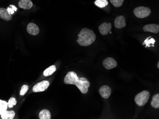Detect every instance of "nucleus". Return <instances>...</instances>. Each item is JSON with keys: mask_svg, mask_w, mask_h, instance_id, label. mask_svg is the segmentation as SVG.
<instances>
[{"mask_svg": "<svg viewBox=\"0 0 159 119\" xmlns=\"http://www.w3.org/2000/svg\"><path fill=\"white\" fill-rule=\"evenodd\" d=\"M110 2L115 7H120L122 6L124 0H110Z\"/></svg>", "mask_w": 159, "mask_h": 119, "instance_id": "aec40b11", "label": "nucleus"}, {"mask_svg": "<svg viewBox=\"0 0 159 119\" xmlns=\"http://www.w3.org/2000/svg\"><path fill=\"white\" fill-rule=\"evenodd\" d=\"M18 5L20 8L29 10L32 8L33 6V3L31 0H20L19 2Z\"/></svg>", "mask_w": 159, "mask_h": 119, "instance_id": "f8f14e48", "label": "nucleus"}, {"mask_svg": "<svg viewBox=\"0 0 159 119\" xmlns=\"http://www.w3.org/2000/svg\"><path fill=\"white\" fill-rule=\"evenodd\" d=\"M50 85V83L48 81H43L36 83L33 88V92L35 93L43 92L46 90Z\"/></svg>", "mask_w": 159, "mask_h": 119, "instance_id": "39448f33", "label": "nucleus"}, {"mask_svg": "<svg viewBox=\"0 0 159 119\" xmlns=\"http://www.w3.org/2000/svg\"><path fill=\"white\" fill-rule=\"evenodd\" d=\"M77 42L80 46L86 47L93 44L96 40V35L93 31L88 28L82 29L78 35Z\"/></svg>", "mask_w": 159, "mask_h": 119, "instance_id": "f03ea898", "label": "nucleus"}, {"mask_svg": "<svg viewBox=\"0 0 159 119\" xmlns=\"http://www.w3.org/2000/svg\"><path fill=\"white\" fill-rule=\"evenodd\" d=\"M56 70V66L54 65L51 66L45 69L43 72V75L45 76H50L53 74Z\"/></svg>", "mask_w": 159, "mask_h": 119, "instance_id": "f3484780", "label": "nucleus"}, {"mask_svg": "<svg viewBox=\"0 0 159 119\" xmlns=\"http://www.w3.org/2000/svg\"><path fill=\"white\" fill-rule=\"evenodd\" d=\"M27 32L28 33L34 36H36L39 33L40 29L37 25L34 23H29L27 27Z\"/></svg>", "mask_w": 159, "mask_h": 119, "instance_id": "6e6552de", "label": "nucleus"}, {"mask_svg": "<svg viewBox=\"0 0 159 119\" xmlns=\"http://www.w3.org/2000/svg\"><path fill=\"white\" fill-rule=\"evenodd\" d=\"M102 64L104 67L108 70L115 68L117 66L116 61L112 57H107L105 58L103 60Z\"/></svg>", "mask_w": 159, "mask_h": 119, "instance_id": "423d86ee", "label": "nucleus"}, {"mask_svg": "<svg viewBox=\"0 0 159 119\" xmlns=\"http://www.w3.org/2000/svg\"><path fill=\"white\" fill-rule=\"evenodd\" d=\"M39 118L40 119H51V114L50 111L47 109L42 110L39 113Z\"/></svg>", "mask_w": 159, "mask_h": 119, "instance_id": "2eb2a0df", "label": "nucleus"}, {"mask_svg": "<svg viewBox=\"0 0 159 119\" xmlns=\"http://www.w3.org/2000/svg\"><path fill=\"white\" fill-rule=\"evenodd\" d=\"M99 93L103 98L108 99L111 95V88L109 86L106 85L102 86L99 89Z\"/></svg>", "mask_w": 159, "mask_h": 119, "instance_id": "0eeeda50", "label": "nucleus"}, {"mask_svg": "<svg viewBox=\"0 0 159 119\" xmlns=\"http://www.w3.org/2000/svg\"><path fill=\"white\" fill-rule=\"evenodd\" d=\"M125 19L123 16H118L115 19L114 25L117 29H122L126 26Z\"/></svg>", "mask_w": 159, "mask_h": 119, "instance_id": "9b49d317", "label": "nucleus"}, {"mask_svg": "<svg viewBox=\"0 0 159 119\" xmlns=\"http://www.w3.org/2000/svg\"><path fill=\"white\" fill-rule=\"evenodd\" d=\"M99 29L101 34L105 35L111 31V23H103L99 26Z\"/></svg>", "mask_w": 159, "mask_h": 119, "instance_id": "9d476101", "label": "nucleus"}, {"mask_svg": "<svg viewBox=\"0 0 159 119\" xmlns=\"http://www.w3.org/2000/svg\"><path fill=\"white\" fill-rule=\"evenodd\" d=\"M8 108V103L5 101L0 100V115L7 110Z\"/></svg>", "mask_w": 159, "mask_h": 119, "instance_id": "6ab92c4d", "label": "nucleus"}, {"mask_svg": "<svg viewBox=\"0 0 159 119\" xmlns=\"http://www.w3.org/2000/svg\"><path fill=\"white\" fill-rule=\"evenodd\" d=\"M15 115H16V113L14 111H8L6 110L1 114V116L2 119H13Z\"/></svg>", "mask_w": 159, "mask_h": 119, "instance_id": "4468645a", "label": "nucleus"}, {"mask_svg": "<svg viewBox=\"0 0 159 119\" xmlns=\"http://www.w3.org/2000/svg\"><path fill=\"white\" fill-rule=\"evenodd\" d=\"M150 94L147 91H143L137 94L135 97V102L139 106H143L146 104L150 98Z\"/></svg>", "mask_w": 159, "mask_h": 119, "instance_id": "7ed1b4c3", "label": "nucleus"}, {"mask_svg": "<svg viewBox=\"0 0 159 119\" xmlns=\"http://www.w3.org/2000/svg\"><path fill=\"white\" fill-rule=\"evenodd\" d=\"M155 40L153 38H151V37L149 38H147L144 41V43H143V45H145L146 47H150V45L151 44H154L155 43Z\"/></svg>", "mask_w": 159, "mask_h": 119, "instance_id": "412c9836", "label": "nucleus"}, {"mask_svg": "<svg viewBox=\"0 0 159 119\" xmlns=\"http://www.w3.org/2000/svg\"><path fill=\"white\" fill-rule=\"evenodd\" d=\"M7 10L9 13L10 15H12L14 13V11H16L17 10V8L14 5H10V7L8 8Z\"/></svg>", "mask_w": 159, "mask_h": 119, "instance_id": "b1692460", "label": "nucleus"}, {"mask_svg": "<svg viewBox=\"0 0 159 119\" xmlns=\"http://www.w3.org/2000/svg\"><path fill=\"white\" fill-rule=\"evenodd\" d=\"M0 18L6 21H10L12 19V15H10L6 9L0 8Z\"/></svg>", "mask_w": 159, "mask_h": 119, "instance_id": "ddd939ff", "label": "nucleus"}, {"mask_svg": "<svg viewBox=\"0 0 159 119\" xmlns=\"http://www.w3.org/2000/svg\"><path fill=\"white\" fill-rule=\"evenodd\" d=\"M143 31L157 34L159 32V25L156 24H149L143 27Z\"/></svg>", "mask_w": 159, "mask_h": 119, "instance_id": "1a4fd4ad", "label": "nucleus"}, {"mask_svg": "<svg viewBox=\"0 0 159 119\" xmlns=\"http://www.w3.org/2000/svg\"><path fill=\"white\" fill-rule=\"evenodd\" d=\"M157 67L158 68H159V62H158V64H157Z\"/></svg>", "mask_w": 159, "mask_h": 119, "instance_id": "393cba45", "label": "nucleus"}, {"mask_svg": "<svg viewBox=\"0 0 159 119\" xmlns=\"http://www.w3.org/2000/svg\"><path fill=\"white\" fill-rule=\"evenodd\" d=\"M134 13L137 17L143 19L151 15V11L149 8L140 6L134 10Z\"/></svg>", "mask_w": 159, "mask_h": 119, "instance_id": "20e7f679", "label": "nucleus"}, {"mask_svg": "<svg viewBox=\"0 0 159 119\" xmlns=\"http://www.w3.org/2000/svg\"><path fill=\"white\" fill-rule=\"evenodd\" d=\"M17 104V101L16 98L11 97L8 102V107L9 108H11Z\"/></svg>", "mask_w": 159, "mask_h": 119, "instance_id": "4be33fe9", "label": "nucleus"}, {"mask_svg": "<svg viewBox=\"0 0 159 119\" xmlns=\"http://www.w3.org/2000/svg\"><path fill=\"white\" fill-rule=\"evenodd\" d=\"M64 83L67 85H75L83 94L88 93V88L90 83L88 80L84 78H79L76 73L74 71L69 72L65 76Z\"/></svg>", "mask_w": 159, "mask_h": 119, "instance_id": "f257e3e1", "label": "nucleus"}, {"mask_svg": "<svg viewBox=\"0 0 159 119\" xmlns=\"http://www.w3.org/2000/svg\"><path fill=\"white\" fill-rule=\"evenodd\" d=\"M29 89V87L27 85H25L21 87V90H20V96H24L27 92L28 90Z\"/></svg>", "mask_w": 159, "mask_h": 119, "instance_id": "5701e85b", "label": "nucleus"}, {"mask_svg": "<svg viewBox=\"0 0 159 119\" xmlns=\"http://www.w3.org/2000/svg\"><path fill=\"white\" fill-rule=\"evenodd\" d=\"M94 4L98 6V7L102 8L107 6L108 4V2L107 0H96Z\"/></svg>", "mask_w": 159, "mask_h": 119, "instance_id": "a211bd4d", "label": "nucleus"}, {"mask_svg": "<svg viewBox=\"0 0 159 119\" xmlns=\"http://www.w3.org/2000/svg\"><path fill=\"white\" fill-rule=\"evenodd\" d=\"M151 105L155 109L159 108V94L154 95L152 97V101L151 102Z\"/></svg>", "mask_w": 159, "mask_h": 119, "instance_id": "dca6fc26", "label": "nucleus"}]
</instances>
